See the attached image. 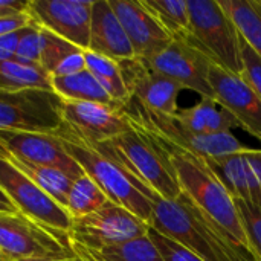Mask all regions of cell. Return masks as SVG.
<instances>
[{
    "label": "cell",
    "instance_id": "cell-13",
    "mask_svg": "<svg viewBox=\"0 0 261 261\" xmlns=\"http://www.w3.org/2000/svg\"><path fill=\"white\" fill-rule=\"evenodd\" d=\"M118 64L132 99L154 113L176 115L179 112L177 99L182 87L177 83L154 72L138 57L118 61Z\"/></svg>",
    "mask_w": 261,
    "mask_h": 261
},
{
    "label": "cell",
    "instance_id": "cell-24",
    "mask_svg": "<svg viewBox=\"0 0 261 261\" xmlns=\"http://www.w3.org/2000/svg\"><path fill=\"white\" fill-rule=\"evenodd\" d=\"M84 58H86V69L96 78V81L109 93V96L121 109L125 104H128L132 96L124 83L118 61L93 54L90 50H84Z\"/></svg>",
    "mask_w": 261,
    "mask_h": 261
},
{
    "label": "cell",
    "instance_id": "cell-39",
    "mask_svg": "<svg viewBox=\"0 0 261 261\" xmlns=\"http://www.w3.org/2000/svg\"><path fill=\"white\" fill-rule=\"evenodd\" d=\"M0 261H9L8 258H6V255L2 252V249H0Z\"/></svg>",
    "mask_w": 261,
    "mask_h": 261
},
{
    "label": "cell",
    "instance_id": "cell-30",
    "mask_svg": "<svg viewBox=\"0 0 261 261\" xmlns=\"http://www.w3.org/2000/svg\"><path fill=\"white\" fill-rule=\"evenodd\" d=\"M236 206L248 236L251 251L257 261H261V210L243 200H236Z\"/></svg>",
    "mask_w": 261,
    "mask_h": 261
},
{
    "label": "cell",
    "instance_id": "cell-8",
    "mask_svg": "<svg viewBox=\"0 0 261 261\" xmlns=\"http://www.w3.org/2000/svg\"><path fill=\"white\" fill-rule=\"evenodd\" d=\"M150 229V223L109 200L98 211L72 219L67 236L70 246L104 249L145 237Z\"/></svg>",
    "mask_w": 261,
    "mask_h": 261
},
{
    "label": "cell",
    "instance_id": "cell-21",
    "mask_svg": "<svg viewBox=\"0 0 261 261\" xmlns=\"http://www.w3.org/2000/svg\"><path fill=\"white\" fill-rule=\"evenodd\" d=\"M50 86L54 93L64 101L96 102V104L121 109L87 69L73 75L50 76Z\"/></svg>",
    "mask_w": 261,
    "mask_h": 261
},
{
    "label": "cell",
    "instance_id": "cell-5",
    "mask_svg": "<svg viewBox=\"0 0 261 261\" xmlns=\"http://www.w3.org/2000/svg\"><path fill=\"white\" fill-rule=\"evenodd\" d=\"M190 32L187 43L203 52L213 64L232 72H243L242 35L219 0H188Z\"/></svg>",
    "mask_w": 261,
    "mask_h": 261
},
{
    "label": "cell",
    "instance_id": "cell-4",
    "mask_svg": "<svg viewBox=\"0 0 261 261\" xmlns=\"http://www.w3.org/2000/svg\"><path fill=\"white\" fill-rule=\"evenodd\" d=\"M69 156L83 168V171L102 190L107 199L144 222L150 223L153 216L151 200L130 180V177L110 159L101 154L86 139L78 136L64 122L54 133Z\"/></svg>",
    "mask_w": 261,
    "mask_h": 261
},
{
    "label": "cell",
    "instance_id": "cell-36",
    "mask_svg": "<svg viewBox=\"0 0 261 261\" xmlns=\"http://www.w3.org/2000/svg\"><path fill=\"white\" fill-rule=\"evenodd\" d=\"M245 156H246L255 177L258 179L261 185V150H258V148H246Z\"/></svg>",
    "mask_w": 261,
    "mask_h": 261
},
{
    "label": "cell",
    "instance_id": "cell-33",
    "mask_svg": "<svg viewBox=\"0 0 261 261\" xmlns=\"http://www.w3.org/2000/svg\"><path fill=\"white\" fill-rule=\"evenodd\" d=\"M242 61H243V78L254 89L261 99V58L255 50L242 37Z\"/></svg>",
    "mask_w": 261,
    "mask_h": 261
},
{
    "label": "cell",
    "instance_id": "cell-3",
    "mask_svg": "<svg viewBox=\"0 0 261 261\" xmlns=\"http://www.w3.org/2000/svg\"><path fill=\"white\" fill-rule=\"evenodd\" d=\"M92 147L115 162L150 200L154 197L164 200L180 197L182 193L170 164L136 127L132 125L128 132L109 141L92 144Z\"/></svg>",
    "mask_w": 261,
    "mask_h": 261
},
{
    "label": "cell",
    "instance_id": "cell-38",
    "mask_svg": "<svg viewBox=\"0 0 261 261\" xmlns=\"http://www.w3.org/2000/svg\"><path fill=\"white\" fill-rule=\"evenodd\" d=\"M0 158H2V159H5V161H9V159H11V154H9V153H8L2 145H0Z\"/></svg>",
    "mask_w": 261,
    "mask_h": 261
},
{
    "label": "cell",
    "instance_id": "cell-40",
    "mask_svg": "<svg viewBox=\"0 0 261 261\" xmlns=\"http://www.w3.org/2000/svg\"><path fill=\"white\" fill-rule=\"evenodd\" d=\"M70 260V258H69ZM21 261H50V260H21ZM61 261H66V260H61Z\"/></svg>",
    "mask_w": 261,
    "mask_h": 261
},
{
    "label": "cell",
    "instance_id": "cell-10",
    "mask_svg": "<svg viewBox=\"0 0 261 261\" xmlns=\"http://www.w3.org/2000/svg\"><path fill=\"white\" fill-rule=\"evenodd\" d=\"M0 188L14 203L17 211L28 219L57 232L67 234L72 217L11 162L0 158Z\"/></svg>",
    "mask_w": 261,
    "mask_h": 261
},
{
    "label": "cell",
    "instance_id": "cell-34",
    "mask_svg": "<svg viewBox=\"0 0 261 261\" xmlns=\"http://www.w3.org/2000/svg\"><path fill=\"white\" fill-rule=\"evenodd\" d=\"M34 24L31 15L26 12H20V14H12V15H2L0 17V37L21 31L28 26Z\"/></svg>",
    "mask_w": 261,
    "mask_h": 261
},
{
    "label": "cell",
    "instance_id": "cell-14",
    "mask_svg": "<svg viewBox=\"0 0 261 261\" xmlns=\"http://www.w3.org/2000/svg\"><path fill=\"white\" fill-rule=\"evenodd\" d=\"M0 145L15 159L60 170L72 180L84 174L55 135L0 130Z\"/></svg>",
    "mask_w": 261,
    "mask_h": 261
},
{
    "label": "cell",
    "instance_id": "cell-25",
    "mask_svg": "<svg viewBox=\"0 0 261 261\" xmlns=\"http://www.w3.org/2000/svg\"><path fill=\"white\" fill-rule=\"evenodd\" d=\"M26 89L54 92L50 75L38 64H21L15 60L0 61V90L15 92Z\"/></svg>",
    "mask_w": 261,
    "mask_h": 261
},
{
    "label": "cell",
    "instance_id": "cell-12",
    "mask_svg": "<svg viewBox=\"0 0 261 261\" xmlns=\"http://www.w3.org/2000/svg\"><path fill=\"white\" fill-rule=\"evenodd\" d=\"M93 0H29L32 21L83 50L89 49Z\"/></svg>",
    "mask_w": 261,
    "mask_h": 261
},
{
    "label": "cell",
    "instance_id": "cell-17",
    "mask_svg": "<svg viewBox=\"0 0 261 261\" xmlns=\"http://www.w3.org/2000/svg\"><path fill=\"white\" fill-rule=\"evenodd\" d=\"M138 58H150L165 49L173 37L161 26L141 0H109Z\"/></svg>",
    "mask_w": 261,
    "mask_h": 261
},
{
    "label": "cell",
    "instance_id": "cell-29",
    "mask_svg": "<svg viewBox=\"0 0 261 261\" xmlns=\"http://www.w3.org/2000/svg\"><path fill=\"white\" fill-rule=\"evenodd\" d=\"M78 46L40 28V66L52 75L55 69L70 55L80 52Z\"/></svg>",
    "mask_w": 261,
    "mask_h": 261
},
{
    "label": "cell",
    "instance_id": "cell-9",
    "mask_svg": "<svg viewBox=\"0 0 261 261\" xmlns=\"http://www.w3.org/2000/svg\"><path fill=\"white\" fill-rule=\"evenodd\" d=\"M60 104L50 90H0V130L54 135L63 125Z\"/></svg>",
    "mask_w": 261,
    "mask_h": 261
},
{
    "label": "cell",
    "instance_id": "cell-19",
    "mask_svg": "<svg viewBox=\"0 0 261 261\" xmlns=\"http://www.w3.org/2000/svg\"><path fill=\"white\" fill-rule=\"evenodd\" d=\"M208 165L234 200H243L261 210V185L245 156V150L210 161Z\"/></svg>",
    "mask_w": 261,
    "mask_h": 261
},
{
    "label": "cell",
    "instance_id": "cell-31",
    "mask_svg": "<svg viewBox=\"0 0 261 261\" xmlns=\"http://www.w3.org/2000/svg\"><path fill=\"white\" fill-rule=\"evenodd\" d=\"M15 61L40 66V28L35 23L23 29L15 50Z\"/></svg>",
    "mask_w": 261,
    "mask_h": 261
},
{
    "label": "cell",
    "instance_id": "cell-6",
    "mask_svg": "<svg viewBox=\"0 0 261 261\" xmlns=\"http://www.w3.org/2000/svg\"><path fill=\"white\" fill-rule=\"evenodd\" d=\"M121 110L125 113V116L132 124L165 139L167 142L206 162L234 153H240L248 148L232 135V132L211 135V136L196 135L190 132L187 127H184L176 115L154 113L145 109L144 106H141L135 99H130L128 104H125Z\"/></svg>",
    "mask_w": 261,
    "mask_h": 261
},
{
    "label": "cell",
    "instance_id": "cell-20",
    "mask_svg": "<svg viewBox=\"0 0 261 261\" xmlns=\"http://www.w3.org/2000/svg\"><path fill=\"white\" fill-rule=\"evenodd\" d=\"M176 116L184 127L202 136L226 133L239 127L236 118L213 98H202L196 106L179 110Z\"/></svg>",
    "mask_w": 261,
    "mask_h": 261
},
{
    "label": "cell",
    "instance_id": "cell-35",
    "mask_svg": "<svg viewBox=\"0 0 261 261\" xmlns=\"http://www.w3.org/2000/svg\"><path fill=\"white\" fill-rule=\"evenodd\" d=\"M28 2H18V0H0V17L2 15H12L26 12Z\"/></svg>",
    "mask_w": 261,
    "mask_h": 261
},
{
    "label": "cell",
    "instance_id": "cell-16",
    "mask_svg": "<svg viewBox=\"0 0 261 261\" xmlns=\"http://www.w3.org/2000/svg\"><path fill=\"white\" fill-rule=\"evenodd\" d=\"M60 112L63 122L92 144L109 141L132 128L121 109L104 104L61 99Z\"/></svg>",
    "mask_w": 261,
    "mask_h": 261
},
{
    "label": "cell",
    "instance_id": "cell-26",
    "mask_svg": "<svg viewBox=\"0 0 261 261\" xmlns=\"http://www.w3.org/2000/svg\"><path fill=\"white\" fill-rule=\"evenodd\" d=\"M8 162H11L18 171H21L28 179H31L38 188H41L57 203H60L63 208H66L67 196H69L70 188L73 185V180L69 176H66L60 170L29 164V162L15 159L12 156Z\"/></svg>",
    "mask_w": 261,
    "mask_h": 261
},
{
    "label": "cell",
    "instance_id": "cell-1",
    "mask_svg": "<svg viewBox=\"0 0 261 261\" xmlns=\"http://www.w3.org/2000/svg\"><path fill=\"white\" fill-rule=\"evenodd\" d=\"M132 125L141 130L170 164L179 184L180 193L223 236H226L242 251H245L251 258L257 261L251 251V245L245 232L239 210L236 206V200L219 180V177L213 173L208 162L135 124Z\"/></svg>",
    "mask_w": 261,
    "mask_h": 261
},
{
    "label": "cell",
    "instance_id": "cell-23",
    "mask_svg": "<svg viewBox=\"0 0 261 261\" xmlns=\"http://www.w3.org/2000/svg\"><path fill=\"white\" fill-rule=\"evenodd\" d=\"M243 40L261 58V0H219Z\"/></svg>",
    "mask_w": 261,
    "mask_h": 261
},
{
    "label": "cell",
    "instance_id": "cell-22",
    "mask_svg": "<svg viewBox=\"0 0 261 261\" xmlns=\"http://www.w3.org/2000/svg\"><path fill=\"white\" fill-rule=\"evenodd\" d=\"M72 251L81 261H164L148 236L104 249L72 246Z\"/></svg>",
    "mask_w": 261,
    "mask_h": 261
},
{
    "label": "cell",
    "instance_id": "cell-27",
    "mask_svg": "<svg viewBox=\"0 0 261 261\" xmlns=\"http://www.w3.org/2000/svg\"><path fill=\"white\" fill-rule=\"evenodd\" d=\"M141 2L173 38H180L190 32L188 0H141Z\"/></svg>",
    "mask_w": 261,
    "mask_h": 261
},
{
    "label": "cell",
    "instance_id": "cell-15",
    "mask_svg": "<svg viewBox=\"0 0 261 261\" xmlns=\"http://www.w3.org/2000/svg\"><path fill=\"white\" fill-rule=\"evenodd\" d=\"M210 83L213 99L236 118L239 127L261 141V99L243 75L211 64Z\"/></svg>",
    "mask_w": 261,
    "mask_h": 261
},
{
    "label": "cell",
    "instance_id": "cell-32",
    "mask_svg": "<svg viewBox=\"0 0 261 261\" xmlns=\"http://www.w3.org/2000/svg\"><path fill=\"white\" fill-rule=\"evenodd\" d=\"M148 237L154 243L156 249L159 251L164 261H203L200 260L197 255H194L193 252H190L187 248L179 245L177 242L165 237L164 234L154 231L153 228L150 229Z\"/></svg>",
    "mask_w": 261,
    "mask_h": 261
},
{
    "label": "cell",
    "instance_id": "cell-37",
    "mask_svg": "<svg viewBox=\"0 0 261 261\" xmlns=\"http://www.w3.org/2000/svg\"><path fill=\"white\" fill-rule=\"evenodd\" d=\"M0 213H18L14 203L9 200V197L3 193L2 188H0Z\"/></svg>",
    "mask_w": 261,
    "mask_h": 261
},
{
    "label": "cell",
    "instance_id": "cell-41",
    "mask_svg": "<svg viewBox=\"0 0 261 261\" xmlns=\"http://www.w3.org/2000/svg\"><path fill=\"white\" fill-rule=\"evenodd\" d=\"M66 261H81V260H80V258H76V257H75V258H70V260H66Z\"/></svg>",
    "mask_w": 261,
    "mask_h": 261
},
{
    "label": "cell",
    "instance_id": "cell-2",
    "mask_svg": "<svg viewBox=\"0 0 261 261\" xmlns=\"http://www.w3.org/2000/svg\"><path fill=\"white\" fill-rule=\"evenodd\" d=\"M150 226L203 261H255L180 194L176 200L154 197Z\"/></svg>",
    "mask_w": 261,
    "mask_h": 261
},
{
    "label": "cell",
    "instance_id": "cell-7",
    "mask_svg": "<svg viewBox=\"0 0 261 261\" xmlns=\"http://www.w3.org/2000/svg\"><path fill=\"white\" fill-rule=\"evenodd\" d=\"M0 249L9 261L75 258L67 234L52 231L20 213H0Z\"/></svg>",
    "mask_w": 261,
    "mask_h": 261
},
{
    "label": "cell",
    "instance_id": "cell-28",
    "mask_svg": "<svg viewBox=\"0 0 261 261\" xmlns=\"http://www.w3.org/2000/svg\"><path fill=\"white\" fill-rule=\"evenodd\" d=\"M109 202L102 190L84 173L81 177L73 180L70 193L67 196L66 210L72 219L89 216L98 211Z\"/></svg>",
    "mask_w": 261,
    "mask_h": 261
},
{
    "label": "cell",
    "instance_id": "cell-18",
    "mask_svg": "<svg viewBox=\"0 0 261 261\" xmlns=\"http://www.w3.org/2000/svg\"><path fill=\"white\" fill-rule=\"evenodd\" d=\"M87 50L115 61L135 58L132 43L109 0H93Z\"/></svg>",
    "mask_w": 261,
    "mask_h": 261
},
{
    "label": "cell",
    "instance_id": "cell-11",
    "mask_svg": "<svg viewBox=\"0 0 261 261\" xmlns=\"http://www.w3.org/2000/svg\"><path fill=\"white\" fill-rule=\"evenodd\" d=\"M144 61L154 72L177 83L182 89H190L202 98H213V87L210 83V69L213 63L203 52L185 40L173 38L165 49Z\"/></svg>",
    "mask_w": 261,
    "mask_h": 261
}]
</instances>
